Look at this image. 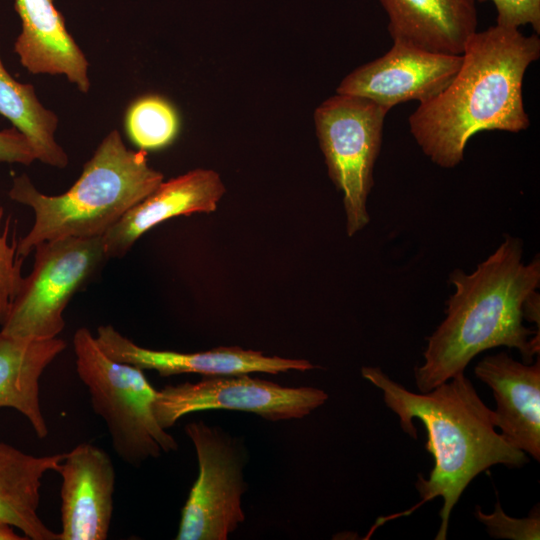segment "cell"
Masks as SVG:
<instances>
[{
  "label": "cell",
  "mask_w": 540,
  "mask_h": 540,
  "mask_svg": "<svg viewBox=\"0 0 540 540\" xmlns=\"http://www.w3.org/2000/svg\"><path fill=\"white\" fill-rule=\"evenodd\" d=\"M461 55L452 81L419 103L408 119L423 153L442 168L457 166L478 132L517 133L529 127L522 85L527 68L540 56V40L495 25L473 33Z\"/></svg>",
  "instance_id": "6da1fadb"
},
{
  "label": "cell",
  "mask_w": 540,
  "mask_h": 540,
  "mask_svg": "<svg viewBox=\"0 0 540 540\" xmlns=\"http://www.w3.org/2000/svg\"><path fill=\"white\" fill-rule=\"evenodd\" d=\"M362 376L378 387L386 406L398 417L405 433L417 438L413 419L427 430L426 449L434 459L428 478L420 474L416 489L421 501L399 517L437 497L443 499L436 540L446 539L452 509L469 483L494 465L519 468L529 459L496 431L493 410L459 373L428 392L414 393L388 377L379 367H363Z\"/></svg>",
  "instance_id": "7a4b0ae2"
},
{
  "label": "cell",
  "mask_w": 540,
  "mask_h": 540,
  "mask_svg": "<svg viewBox=\"0 0 540 540\" xmlns=\"http://www.w3.org/2000/svg\"><path fill=\"white\" fill-rule=\"evenodd\" d=\"M450 282L455 291L446 317L427 340L424 363L415 368L418 390H432L463 373L479 353L499 346L517 349L530 364L540 341L523 325V304L540 283L538 256L524 263L520 239L507 236L472 273L455 269Z\"/></svg>",
  "instance_id": "3957f363"
},
{
  "label": "cell",
  "mask_w": 540,
  "mask_h": 540,
  "mask_svg": "<svg viewBox=\"0 0 540 540\" xmlns=\"http://www.w3.org/2000/svg\"><path fill=\"white\" fill-rule=\"evenodd\" d=\"M162 181L147 152L128 149L117 130L101 141L77 181L60 195L41 193L26 174L15 177L10 199L34 213L30 231L17 243L18 256H28L44 241L102 237Z\"/></svg>",
  "instance_id": "277c9868"
},
{
  "label": "cell",
  "mask_w": 540,
  "mask_h": 540,
  "mask_svg": "<svg viewBox=\"0 0 540 540\" xmlns=\"http://www.w3.org/2000/svg\"><path fill=\"white\" fill-rule=\"evenodd\" d=\"M76 370L90 395L92 409L105 422L117 455L139 466L162 452L177 450V442L154 415L155 390L142 369L109 357L88 328L73 337Z\"/></svg>",
  "instance_id": "5b68a950"
},
{
  "label": "cell",
  "mask_w": 540,
  "mask_h": 540,
  "mask_svg": "<svg viewBox=\"0 0 540 540\" xmlns=\"http://www.w3.org/2000/svg\"><path fill=\"white\" fill-rule=\"evenodd\" d=\"M387 113L371 100L339 93L323 101L314 112L328 175L342 193L349 237L370 222L367 199Z\"/></svg>",
  "instance_id": "8992f818"
},
{
  "label": "cell",
  "mask_w": 540,
  "mask_h": 540,
  "mask_svg": "<svg viewBox=\"0 0 540 540\" xmlns=\"http://www.w3.org/2000/svg\"><path fill=\"white\" fill-rule=\"evenodd\" d=\"M30 274L23 277L3 334L31 339L56 338L64 329V310L109 259L102 237L44 241L33 250Z\"/></svg>",
  "instance_id": "52a82bcc"
},
{
  "label": "cell",
  "mask_w": 540,
  "mask_h": 540,
  "mask_svg": "<svg viewBox=\"0 0 540 540\" xmlns=\"http://www.w3.org/2000/svg\"><path fill=\"white\" fill-rule=\"evenodd\" d=\"M185 432L194 444L199 475L182 509L177 540H225L245 519L244 459L238 442L204 422Z\"/></svg>",
  "instance_id": "ba28073f"
},
{
  "label": "cell",
  "mask_w": 540,
  "mask_h": 540,
  "mask_svg": "<svg viewBox=\"0 0 540 540\" xmlns=\"http://www.w3.org/2000/svg\"><path fill=\"white\" fill-rule=\"evenodd\" d=\"M328 394L314 387H283L248 374L203 376L199 382L167 385L157 391L154 415L170 428L183 416L210 409L256 413L269 421L299 419L323 405Z\"/></svg>",
  "instance_id": "9c48e42d"
},
{
  "label": "cell",
  "mask_w": 540,
  "mask_h": 540,
  "mask_svg": "<svg viewBox=\"0 0 540 540\" xmlns=\"http://www.w3.org/2000/svg\"><path fill=\"white\" fill-rule=\"evenodd\" d=\"M461 63L462 55L393 43L383 56L344 77L336 93L366 98L389 111L400 103L434 97L452 81Z\"/></svg>",
  "instance_id": "30bf717a"
},
{
  "label": "cell",
  "mask_w": 540,
  "mask_h": 540,
  "mask_svg": "<svg viewBox=\"0 0 540 540\" xmlns=\"http://www.w3.org/2000/svg\"><path fill=\"white\" fill-rule=\"evenodd\" d=\"M95 338L101 349L114 360L142 370H155L162 377L184 373H198L202 376L254 372L277 374L290 370L307 371L317 367L304 359L266 356L261 351L245 350L237 346L195 353L152 350L135 344L111 325L99 326Z\"/></svg>",
  "instance_id": "8fae6325"
},
{
  "label": "cell",
  "mask_w": 540,
  "mask_h": 540,
  "mask_svg": "<svg viewBox=\"0 0 540 540\" xmlns=\"http://www.w3.org/2000/svg\"><path fill=\"white\" fill-rule=\"evenodd\" d=\"M57 473L62 478L59 540L107 539L116 481L110 456L81 443L65 453Z\"/></svg>",
  "instance_id": "7c38bea8"
},
{
  "label": "cell",
  "mask_w": 540,
  "mask_h": 540,
  "mask_svg": "<svg viewBox=\"0 0 540 540\" xmlns=\"http://www.w3.org/2000/svg\"><path fill=\"white\" fill-rule=\"evenodd\" d=\"M225 191L220 175L210 169L162 181L102 236L107 256L123 257L144 233L170 218L215 211Z\"/></svg>",
  "instance_id": "4fadbf2b"
},
{
  "label": "cell",
  "mask_w": 540,
  "mask_h": 540,
  "mask_svg": "<svg viewBox=\"0 0 540 540\" xmlns=\"http://www.w3.org/2000/svg\"><path fill=\"white\" fill-rule=\"evenodd\" d=\"M476 377L494 395L495 427L513 447L540 460V360L521 363L507 353L489 355L475 367Z\"/></svg>",
  "instance_id": "5bb4252c"
},
{
  "label": "cell",
  "mask_w": 540,
  "mask_h": 540,
  "mask_svg": "<svg viewBox=\"0 0 540 540\" xmlns=\"http://www.w3.org/2000/svg\"><path fill=\"white\" fill-rule=\"evenodd\" d=\"M21 32L14 51L32 74L64 75L82 93L90 88L88 61L67 31L53 0H15Z\"/></svg>",
  "instance_id": "9a60e30c"
},
{
  "label": "cell",
  "mask_w": 540,
  "mask_h": 540,
  "mask_svg": "<svg viewBox=\"0 0 540 540\" xmlns=\"http://www.w3.org/2000/svg\"><path fill=\"white\" fill-rule=\"evenodd\" d=\"M393 43L461 55L477 30L476 0H379Z\"/></svg>",
  "instance_id": "2e32d148"
},
{
  "label": "cell",
  "mask_w": 540,
  "mask_h": 540,
  "mask_svg": "<svg viewBox=\"0 0 540 540\" xmlns=\"http://www.w3.org/2000/svg\"><path fill=\"white\" fill-rule=\"evenodd\" d=\"M65 347L58 337L31 339L0 332V408L21 413L41 439L48 427L40 406L39 381Z\"/></svg>",
  "instance_id": "e0dca14e"
},
{
  "label": "cell",
  "mask_w": 540,
  "mask_h": 540,
  "mask_svg": "<svg viewBox=\"0 0 540 540\" xmlns=\"http://www.w3.org/2000/svg\"><path fill=\"white\" fill-rule=\"evenodd\" d=\"M65 453L35 456L0 442V522L20 529L27 539L59 540L40 516L42 478L57 472Z\"/></svg>",
  "instance_id": "ac0fdd59"
},
{
  "label": "cell",
  "mask_w": 540,
  "mask_h": 540,
  "mask_svg": "<svg viewBox=\"0 0 540 540\" xmlns=\"http://www.w3.org/2000/svg\"><path fill=\"white\" fill-rule=\"evenodd\" d=\"M0 115L29 140L36 160L64 168L68 155L56 142L57 115L39 101L34 86L16 81L0 56Z\"/></svg>",
  "instance_id": "d6986e66"
},
{
  "label": "cell",
  "mask_w": 540,
  "mask_h": 540,
  "mask_svg": "<svg viewBox=\"0 0 540 540\" xmlns=\"http://www.w3.org/2000/svg\"><path fill=\"white\" fill-rule=\"evenodd\" d=\"M180 120L170 101L159 95H145L129 106L125 129L129 139L144 151L170 145L179 133Z\"/></svg>",
  "instance_id": "ffe728a7"
},
{
  "label": "cell",
  "mask_w": 540,
  "mask_h": 540,
  "mask_svg": "<svg viewBox=\"0 0 540 540\" xmlns=\"http://www.w3.org/2000/svg\"><path fill=\"white\" fill-rule=\"evenodd\" d=\"M475 516L485 525L491 537L512 540L540 539L539 505L532 509L528 517L514 518L507 515L497 501L490 514L484 513L481 507L477 506Z\"/></svg>",
  "instance_id": "44dd1931"
},
{
  "label": "cell",
  "mask_w": 540,
  "mask_h": 540,
  "mask_svg": "<svg viewBox=\"0 0 540 540\" xmlns=\"http://www.w3.org/2000/svg\"><path fill=\"white\" fill-rule=\"evenodd\" d=\"M4 208L0 206V326L4 323L13 299L23 280L22 261L15 241H8L9 221L2 230Z\"/></svg>",
  "instance_id": "7402d4cb"
},
{
  "label": "cell",
  "mask_w": 540,
  "mask_h": 540,
  "mask_svg": "<svg viewBox=\"0 0 540 540\" xmlns=\"http://www.w3.org/2000/svg\"><path fill=\"white\" fill-rule=\"evenodd\" d=\"M480 2L488 0H479ZM496 7V25L518 28L530 24L540 33V0H490Z\"/></svg>",
  "instance_id": "603a6c76"
},
{
  "label": "cell",
  "mask_w": 540,
  "mask_h": 540,
  "mask_svg": "<svg viewBox=\"0 0 540 540\" xmlns=\"http://www.w3.org/2000/svg\"><path fill=\"white\" fill-rule=\"evenodd\" d=\"M36 160L33 148L15 127L0 130V162L30 165Z\"/></svg>",
  "instance_id": "cb8c5ba5"
},
{
  "label": "cell",
  "mask_w": 540,
  "mask_h": 540,
  "mask_svg": "<svg viewBox=\"0 0 540 540\" xmlns=\"http://www.w3.org/2000/svg\"><path fill=\"white\" fill-rule=\"evenodd\" d=\"M523 318L537 324L540 323V296L536 291L532 292L524 301Z\"/></svg>",
  "instance_id": "d4e9b609"
},
{
  "label": "cell",
  "mask_w": 540,
  "mask_h": 540,
  "mask_svg": "<svg viewBox=\"0 0 540 540\" xmlns=\"http://www.w3.org/2000/svg\"><path fill=\"white\" fill-rule=\"evenodd\" d=\"M25 537L19 536L14 527L8 523L0 522V540H22Z\"/></svg>",
  "instance_id": "484cf974"
}]
</instances>
